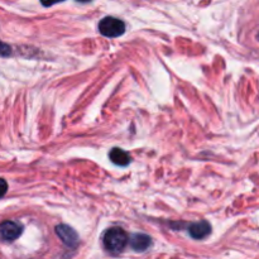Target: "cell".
<instances>
[{
  "label": "cell",
  "mask_w": 259,
  "mask_h": 259,
  "mask_svg": "<svg viewBox=\"0 0 259 259\" xmlns=\"http://www.w3.org/2000/svg\"><path fill=\"white\" fill-rule=\"evenodd\" d=\"M128 244V235L121 228H111L104 235V245L113 254H119Z\"/></svg>",
  "instance_id": "6da1fadb"
},
{
  "label": "cell",
  "mask_w": 259,
  "mask_h": 259,
  "mask_svg": "<svg viewBox=\"0 0 259 259\" xmlns=\"http://www.w3.org/2000/svg\"><path fill=\"white\" fill-rule=\"evenodd\" d=\"M99 32L108 38H116L124 34L125 32V24L123 20L114 17H105L99 23Z\"/></svg>",
  "instance_id": "7a4b0ae2"
},
{
  "label": "cell",
  "mask_w": 259,
  "mask_h": 259,
  "mask_svg": "<svg viewBox=\"0 0 259 259\" xmlns=\"http://www.w3.org/2000/svg\"><path fill=\"white\" fill-rule=\"evenodd\" d=\"M23 233L22 224L12 220H7L0 224V239L4 242H13L18 239Z\"/></svg>",
  "instance_id": "3957f363"
},
{
  "label": "cell",
  "mask_w": 259,
  "mask_h": 259,
  "mask_svg": "<svg viewBox=\"0 0 259 259\" xmlns=\"http://www.w3.org/2000/svg\"><path fill=\"white\" fill-rule=\"evenodd\" d=\"M56 234L58 235V238H60V239L62 240L67 247L73 248L77 245L78 243L77 233H76L72 228L68 227V225H65V224L57 225V227H56Z\"/></svg>",
  "instance_id": "277c9868"
},
{
  "label": "cell",
  "mask_w": 259,
  "mask_h": 259,
  "mask_svg": "<svg viewBox=\"0 0 259 259\" xmlns=\"http://www.w3.org/2000/svg\"><path fill=\"white\" fill-rule=\"evenodd\" d=\"M189 233L194 239H204L207 235L211 233V227L207 222L202 220V222L192 223L189 227Z\"/></svg>",
  "instance_id": "5b68a950"
},
{
  "label": "cell",
  "mask_w": 259,
  "mask_h": 259,
  "mask_svg": "<svg viewBox=\"0 0 259 259\" xmlns=\"http://www.w3.org/2000/svg\"><path fill=\"white\" fill-rule=\"evenodd\" d=\"M151 243V238L146 234H133L129 239V244L137 252H144L146 249H148Z\"/></svg>",
  "instance_id": "8992f818"
},
{
  "label": "cell",
  "mask_w": 259,
  "mask_h": 259,
  "mask_svg": "<svg viewBox=\"0 0 259 259\" xmlns=\"http://www.w3.org/2000/svg\"><path fill=\"white\" fill-rule=\"evenodd\" d=\"M109 157H110V161L113 163L118 164V166H128L132 161L131 156L121 148L111 149L110 153H109Z\"/></svg>",
  "instance_id": "52a82bcc"
},
{
  "label": "cell",
  "mask_w": 259,
  "mask_h": 259,
  "mask_svg": "<svg viewBox=\"0 0 259 259\" xmlns=\"http://www.w3.org/2000/svg\"><path fill=\"white\" fill-rule=\"evenodd\" d=\"M10 55H12V47L0 40V57H8Z\"/></svg>",
  "instance_id": "ba28073f"
},
{
  "label": "cell",
  "mask_w": 259,
  "mask_h": 259,
  "mask_svg": "<svg viewBox=\"0 0 259 259\" xmlns=\"http://www.w3.org/2000/svg\"><path fill=\"white\" fill-rule=\"evenodd\" d=\"M7 191H8L7 181L3 179H0V199H2L5 194H7Z\"/></svg>",
  "instance_id": "9c48e42d"
},
{
  "label": "cell",
  "mask_w": 259,
  "mask_h": 259,
  "mask_svg": "<svg viewBox=\"0 0 259 259\" xmlns=\"http://www.w3.org/2000/svg\"><path fill=\"white\" fill-rule=\"evenodd\" d=\"M61 2H65V0H40L42 5H45V7H52V5L57 4V3H61Z\"/></svg>",
  "instance_id": "30bf717a"
},
{
  "label": "cell",
  "mask_w": 259,
  "mask_h": 259,
  "mask_svg": "<svg viewBox=\"0 0 259 259\" xmlns=\"http://www.w3.org/2000/svg\"><path fill=\"white\" fill-rule=\"evenodd\" d=\"M77 2H80V3H89V2H91V0H77Z\"/></svg>",
  "instance_id": "8fae6325"
},
{
  "label": "cell",
  "mask_w": 259,
  "mask_h": 259,
  "mask_svg": "<svg viewBox=\"0 0 259 259\" xmlns=\"http://www.w3.org/2000/svg\"><path fill=\"white\" fill-rule=\"evenodd\" d=\"M258 39H259V34H258Z\"/></svg>",
  "instance_id": "7c38bea8"
}]
</instances>
